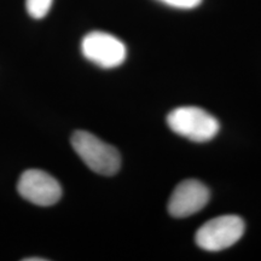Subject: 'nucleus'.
Listing matches in <instances>:
<instances>
[{"instance_id": "obj_1", "label": "nucleus", "mask_w": 261, "mask_h": 261, "mask_svg": "<svg viewBox=\"0 0 261 261\" xmlns=\"http://www.w3.org/2000/svg\"><path fill=\"white\" fill-rule=\"evenodd\" d=\"M71 146L91 171L102 175H114L121 167L119 150L104 143L87 130H76L71 136Z\"/></svg>"}, {"instance_id": "obj_2", "label": "nucleus", "mask_w": 261, "mask_h": 261, "mask_svg": "<svg viewBox=\"0 0 261 261\" xmlns=\"http://www.w3.org/2000/svg\"><path fill=\"white\" fill-rule=\"evenodd\" d=\"M167 125L173 132L197 143L210 142L220 129L213 115L197 107H180L167 116Z\"/></svg>"}, {"instance_id": "obj_3", "label": "nucleus", "mask_w": 261, "mask_h": 261, "mask_svg": "<svg viewBox=\"0 0 261 261\" xmlns=\"http://www.w3.org/2000/svg\"><path fill=\"white\" fill-rule=\"evenodd\" d=\"M246 230L242 218L237 215H221L207 221L198 228L195 242L207 252H220L241 240Z\"/></svg>"}, {"instance_id": "obj_4", "label": "nucleus", "mask_w": 261, "mask_h": 261, "mask_svg": "<svg viewBox=\"0 0 261 261\" xmlns=\"http://www.w3.org/2000/svg\"><path fill=\"white\" fill-rule=\"evenodd\" d=\"M81 52L87 61L103 69L119 67L127 57L125 44L109 33L91 32L81 41Z\"/></svg>"}, {"instance_id": "obj_5", "label": "nucleus", "mask_w": 261, "mask_h": 261, "mask_svg": "<svg viewBox=\"0 0 261 261\" xmlns=\"http://www.w3.org/2000/svg\"><path fill=\"white\" fill-rule=\"evenodd\" d=\"M17 190L24 200L40 207L56 204L62 197L60 182L41 169H28L22 173Z\"/></svg>"}, {"instance_id": "obj_6", "label": "nucleus", "mask_w": 261, "mask_h": 261, "mask_svg": "<svg viewBox=\"0 0 261 261\" xmlns=\"http://www.w3.org/2000/svg\"><path fill=\"white\" fill-rule=\"evenodd\" d=\"M210 198L211 192L203 182L188 179L173 191L168 202V212L174 218H188L204 208Z\"/></svg>"}, {"instance_id": "obj_7", "label": "nucleus", "mask_w": 261, "mask_h": 261, "mask_svg": "<svg viewBox=\"0 0 261 261\" xmlns=\"http://www.w3.org/2000/svg\"><path fill=\"white\" fill-rule=\"evenodd\" d=\"M52 2L54 0H25V8L31 17L40 19L48 14Z\"/></svg>"}, {"instance_id": "obj_8", "label": "nucleus", "mask_w": 261, "mask_h": 261, "mask_svg": "<svg viewBox=\"0 0 261 261\" xmlns=\"http://www.w3.org/2000/svg\"><path fill=\"white\" fill-rule=\"evenodd\" d=\"M158 2L162 3V4L165 5L171 6V8L190 10L197 8V6L202 3V0H158Z\"/></svg>"}, {"instance_id": "obj_9", "label": "nucleus", "mask_w": 261, "mask_h": 261, "mask_svg": "<svg viewBox=\"0 0 261 261\" xmlns=\"http://www.w3.org/2000/svg\"><path fill=\"white\" fill-rule=\"evenodd\" d=\"M46 259H41V257H27L23 259V261H45Z\"/></svg>"}]
</instances>
